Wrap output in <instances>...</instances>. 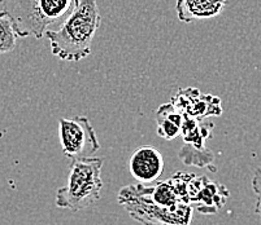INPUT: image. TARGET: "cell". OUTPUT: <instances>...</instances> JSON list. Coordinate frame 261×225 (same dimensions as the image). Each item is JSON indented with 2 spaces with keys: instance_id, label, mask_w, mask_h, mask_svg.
<instances>
[{
  "instance_id": "6",
  "label": "cell",
  "mask_w": 261,
  "mask_h": 225,
  "mask_svg": "<svg viewBox=\"0 0 261 225\" xmlns=\"http://www.w3.org/2000/svg\"><path fill=\"white\" fill-rule=\"evenodd\" d=\"M226 4L227 0H177L175 11L178 20L190 23L195 20L216 17Z\"/></svg>"
},
{
  "instance_id": "7",
  "label": "cell",
  "mask_w": 261,
  "mask_h": 225,
  "mask_svg": "<svg viewBox=\"0 0 261 225\" xmlns=\"http://www.w3.org/2000/svg\"><path fill=\"white\" fill-rule=\"evenodd\" d=\"M156 120H158L159 136L170 141L181 135L185 114L173 103L165 104L159 108L156 113Z\"/></svg>"
},
{
  "instance_id": "2",
  "label": "cell",
  "mask_w": 261,
  "mask_h": 225,
  "mask_svg": "<svg viewBox=\"0 0 261 225\" xmlns=\"http://www.w3.org/2000/svg\"><path fill=\"white\" fill-rule=\"evenodd\" d=\"M77 0H0L18 38L42 39L58 29L74 9Z\"/></svg>"
},
{
  "instance_id": "1",
  "label": "cell",
  "mask_w": 261,
  "mask_h": 225,
  "mask_svg": "<svg viewBox=\"0 0 261 225\" xmlns=\"http://www.w3.org/2000/svg\"><path fill=\"white\" fill-rule=\"evenodd\" d=\"M101 22L96 0H80L58 29L48 30L51 52L63 61L84 60L91 54V44Z\"/></svg>"
},
{
  "instance_id": "5",
  "label": "cell",
  "mask_w": 261,
  "mask_h": 225,
  "mask_svg": "<svg viewBox=\"0 0 261 225\" xmlns=\"http://www.w3.org/2000/svg\"><path fill=\"white\" fill-rule=\"evenodd\" d=\"M129 170L141 184H153L164 172V158L155 146H139L130 157Z\"/></svg>"
},
{
  "instance_id": "3",
  "label": "cell",
  "mask_w": 261,
  "mask_h": 225,
  "mask_svg": "<svg viewBox=\"0 0 261 225\" xmlns=\"http://www.w3.org/2000/svg\"><path fill=\"white\" fill-rule=\"evenodd\" d=\"M104 158L72 159L68 182L56 191V206L73 212L84 210L100 200L103 180L101 168Z\"/></svg>"
},
{
  "instance_id": "4",
  "label": "cell",
  "mask_w": 261,
  "mask_h": 225,
  "mask_svg": "<svg viewBox=\"0 0 261 225\" xmlns=\"http://www.w3.org/2000/svg\"><path fill=\"white\" fill-rule=\"evenodd\" d=\"M60 144L69 159L92 157L100 149V143L89 118H60Z\"/></svg>"
},
{
  "instance_id": "10",
  "label": "cell",
  "mask_w": 261,
  "mask_h": 225,
  "mask_svg": "<svg viewBox=\"0 0 261 225\" xmlns=\"http://www.w3.org/2000/svg\"><path fill=\"white\" fill-rule=\"evenodd\" d=\"M78 2H80V0H77V3H78Z\"/></svg>"
},
{
  "instance_id": "8",
  "label": "cell",
  "mask_w": 261,
  "mask_h": 225,
  "mask_svg": "<svg viewBox=\"0 0 261 225\" xmlns=\"http://www.w3.org/2000/svg\"><path fill=\"white\" fill-rule=\"evenodd\" d=\"M17 33L8 16L0 12V54L12 52L17 46Z\"/></svg>"
},
{
  "instance_id": "9",
  "label": "cell",
  "mask_w": 261,
  "mask_h": 225,
  "mask_svg": "<svg viewBox=\"0 0 261 225\" xmlns=\"http://www.w3.org/2000/svg\"><path fill=\"white\" fill-rule=\"evenodd\" d=\"M252 190L256 194V206L255 212L261 221V167H258L255 171L252 177Z\"/></svg>"
}]
</instances>
